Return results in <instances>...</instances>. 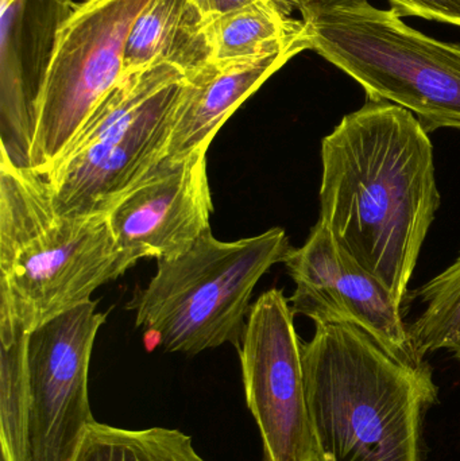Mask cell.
<instances>
[{
	"label": "cell",
	"mask_w": 460,
	"mask_h": 461,
	"mask_svg": "<svg viewBox=\"0 0 460 461\" xmlns=\"http://www.w3.org/2000/svg\"><path fill=\"white\" fill-rule=\"evenodd\" d=\"M320 219L401 308L439 210L434 148L410 111L369 100L321 143Z\"/></svg>",
	"instance_id": "cell-1"
},
{
	"label": "cell",
	"mask_w": 460,
	"mask_h": 461,
	"mask_svg": "<svg viewBox=\"0 0 460 461\" xmlns=\"http://www.w3.org/2000/svg\"><path fill=\"white\" fill-rule=\"evenodd\" d=\"M302 359L323 461H421V419L437 398L428 365L399 362L351 324H316Z\"/></svg>",
	"instance_id": "cell-2"
},
{
	"label": "cell",
	"mask_w": 460,
	"mask_h": 461,
	"mask_svg": "<svg viewBox=\"0 0 460 461\" xmlns=\"http://www.w3.org/2000/svg\"><path fill=\"white\" fill-rule=\"evenodd\" d=\"M134 265L108 213L62 215L42 173L0 156V313L30 333Z\"/></svg>",
	"instance_id": "cell-3"
},
{
	"label": "cell",
	"mask_w": 460,
	"mask_h": 461,
	"mask_svg": "<svg viewBox=\"0 0 460 461\" xmlns=\"http://www.w3.org/2000/svg\"><path fill=\"white\" fill-rule=\"evenodd\" d=\"M293 247L283 229L237 241L207 230L191 249L158 260L157 274L129 308L146 348L197 355L230 343L239 348L259 279Z\"/></svg>",
	"instance_id": "cell-4"
},
{
	"label": "cell",
	"mask_w": 460,
	"mask_h": 461,
	"mask_svg": "<svg viewBox=\"0 0 460 461\" xmlns=\"http://www.w3.org/2000/svg\"><path fill=\"white\" fill-rule=\"evenodd\" d=\"M302 18L312 50L361 84L369 100L410 111L428 134L460 130V45L428 37L369 0Z\"/></svg>",
	"instance_id": "cell-5"
},
{
	"label": "cell",
	"mask_w": 460,
	"mask_h": 461,
	"mask_svg": "<svg viewBox=\"0 0 460 461\" xmlns=\"http://www.w3.org/2000/svg\"><path fill=\"white\" fill-rule=\"evenodd\" d=\"M184 77L165 64L122 77L42 173L59 213H108L161 164Z\"/></svg>",
	"instance_id": "cell-6"
},
{
	"label": "cell",
	"mask_w": 460,
	"mask_h": 461,
	"mask_svg": "<svg viewBox=\"0 0 460 461\" xmlns=\"http://www.w3.org/2000/svg\"><path fill=\"white\" fill-rule=\"evenodd\" d=\"M150 0H83L62 24L35 119L30 167H53L123 77L127 38Z\"/></svg>",
	"instance_id": "cell-7"
},
{
	"label": "cell",
	"mask_w": 460,
	"mask_h": 461,
	"mask_svg": "<svg viewBox=\"0 0 460 461\" xmlns=\"http://www.w3.org/2000/svg\"><path fill=\"white\" fill-rule=\"evenodd\" d=\"M293 317L283 290H267L251 306L238 348L246 402L261 433L264 461H323Z\"/></svg>",
	"instance_id": "cell-8"
},
{
	"label": "cell",
	"mask_w": 460,
	"mask_h": 461,
	"mask_svg": "<svg viewBox=\"0 0 460 461\" xmlns=\"http://www.w3.org/2000/svg\"><path fill=\"white\" fill-rule=\"evenodd\" d=\"M105 317L89 300L29 333L30 461L72 460L96 421L89 405V362Z\"/></svg>",
	"instance_id": "cell-9"
},
{
	"label": "cell",
	"mask_w": 460,
	"mask_h": 461,
	"mask_svg": "<svg viewBox=\"0 0 460 461\" xmlns=\"http://www.w3.org/2000/svg\"><path fill=\"white\" fill-rule=\"evenodd\" d=\"M284 263L296 284L289 298L294 316L304 314L316 324L356 325L399 362L427 365L416 355L391 293L335 243L321 221Z\"/></svg>",
	"instance_id": "cell-10"
},
{
	"label": "cell",
	"mask_w": 460,
	"mask_h": 461,
	"mask_svg": "<svg viewBox=\"0 0 460 461\" xmlns=\"http://www.w3.org/2000/svg\"><path fill=\"white\" fill-rule=\"evenodd\" d=\"M207 151L162 159L111 208L108 221L116 243L135 263L180 257L211 230Z\"/></svg>",
	"instance_id": "cell-11"
},
{
	"label": "cell",
	"mask_w": 460,
	"mask_h": 461,
	"mask_svg": "<svg viewBox=\"0 0 460 461\" xmlns=\"http://www.w3.org/2000/svg\"><path fill=\"white\" fill-rule=\"evenodd\" d=\"M73 7L72 0H0V145L15 167H30L38 102Z\"/></svg>",
	"instance_id": "cell-12"
},
{
	"label": "cell",
	"mask_w": 460,
	"mask_h": 461,
	"mask_svg": "<svg viewBox=\"0 0 460 461\" xmlns=\"http://www.w3.org/2000/svg\"><path fill=\"white\" fill-rule=\"evenodd\" d=\"M297 51L262 59L208 61L181 83L165 158L208 150L230 116Z\"/></svg>",
	"instance_id": "cell-13"
},
{
	"label": "cell",
	"mask_w": 460,
	"mask_h": 461,
	"mask_svg": "<svg viewBox=\"0 0 460 461\" xmlns=\"http://www.w3.org/2000/svg\"><path fill=\"white\" fill-rule=\"evenodd\" d=\"M211 59L205 18L192 0H150L127 38L123 76L162 64L188 75Z\"/></svg>",
	"instance_id": "cell-14"
},
{
	"label": "cell",
	"mask_w": 460,
	"mask_h": 461,
	"mask_svg": "<svg viewBox=\"0 0 460 461\" xmlns=\"http://www.w3.org/2000/svg\"><path fill=\"white\" fill-rule=\"evenodd\" d=\"M213 61L262 59L285 51L312 50L304 22L273 2H258L205 19Z\"/></svg>",
	"instance_id": "cell-15"
},
{
	"label": "cell",
	"mask_w": 460,
	"mask_h": 461,
	"mask_svg": "<svg viewBox=\"0 0 460 461\" xmlns=\"http://www.w3.org/2000/svg\"><path fill=\"white\" fill-rule=\"evenodd\" d=\"M29 332L0 314V451L10 461H30Z\"/></svg>",
	"instance_id": "cell-16"
},
{
	"label": "cell",
	"mask_w": 460,
	"mask_h": 461,
	"mask_svg": "<svg viewBox=\"0 0 460 461\" xmlns=\"http://www.w3.org/2000/svg\"><path fill=\"white\" fill-rule=\"evenodd\" d=\"M70 461H205L185 433L167 428L122 429L95 421Z\"/></svg>",
	"instance_id": "cell-17"
},
{
	"label": "cell",
	"mask_w": 460,
	"mask_h": 461,
	"mask_svg": "<svg viewBox=\"0 0 460 461\" xmlns=\"http://www.w3.org/2000/svg\"><path fill=\"white\" fill-rule=\"evenodd\" d=\"M426 309L408 327L416 355L448 349L460 360V252L455 262L418 290Z\"/></svg>",
	"instance_id": "cell-18"
},
{
	"label": "cell",
	"mask_w": 460,
	"mask_h": 461,
	"mask_svg": "<svg viewBox=\"0 0 460 461\" xmlns=\"http://www.w3.org/2000/svg\"><path fill=\"white\" fill-rule=\"evenodd\" d=\"M400 18L419 16L460 27V0H388Z\"/></svg>",
	"instance_id": "cell-19"
},
{
	"label": "cell",
	"mask_w": 460,
	"mask_h": 461,
	"mask_svg": "<svg viewBox=\"0 0 460 461\" xmlns=\"http://www.w3.org/2000/svg\"><path fill=\"white\" fill-rule=\"evenodd\" d=\"M199 8L205 19L212 16L223 15L239 8L248 7L258 2H273L280 5L288 14L293 10H299L302 0H192Z\"/></svg>",
	"instance_id": "cell-20"
},
{
	"label": "cell",
	"mask_w": 460,
	"mask_h": 461,
	"mask_svg": "<svg viewBox=\"0 0 460 461\" xmlns=\"http://www.w3.org/2000/svg\"><path fill=\"white\" fill-rule=\"evenodd\" d=\"M367 2V0H302L300 13L307 14L321 8L335 7V5H351V3Z\"/></svg>",
	"instance_id": "cell-21"
},
{
	"label": "cell",
	"mask_w": 460,
	"mask_h": 461,
	"mask_svg": "<svg viewBox=\"0 0 460 461\" xmlns=\"http://www.w3.org/2000/svg\"><path fill=\"white\" fill-rule=\"evenodd\" d=\"M0 456H2L0 457V461H10L5 452L0 451Z\"/></svg>",
	"instance_id": "cell-22"
}]
</instances>
